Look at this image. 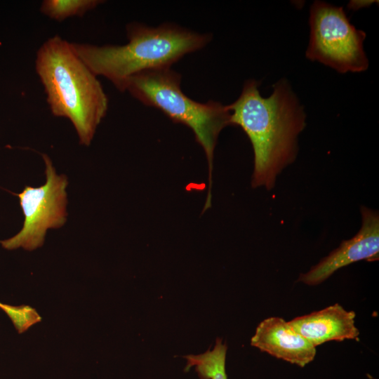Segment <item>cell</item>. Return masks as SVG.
<instances>
[{
  "label": "cell",
  "instance_id": "3",
  "mask_svg": "<svg viewBox=\"0 0 379 379\" xmlns=\"http://www.w3.org/2000/svg\"><path fill=\"white\" fill-rule=\"evenodd\" d=\"M35 70L52 114L69 119L79 142L88 146L108 109V99L97 76L58 35L38 49Z\"/></svg>",
  "mask_w": 379,
  "mask_h": 379
},
{
  "label": "cell",
  "instance_id": "10",
  "mask_svg": "<svg viewBox=\"0 0 379 379\" xmlns=\"http://www.w3.org/2000/svg\"><path fill=\"white\" fill-rule=\"evenodd\" d=\"M227 345L220 338H217L212 350L198 355H186L187 363L185 371L195 367L200 379H227L225 371Z\"/></svg>",
  "mask_w": 379,
  "mask_h": 379
},
{
  "label": "cell",
  "instance_id": "5",
  "mask_svg": "<svg viewBox=\"0 0 379 379\" xmlns=\"http://www.w3.org/2000/svg\"><path fill=\"white\" fill-rule=\"evenodd\" d=\"M306 57L340 73L361 72L368 67L364 50L366 33L352 25L342 7L315 1L310 7Z\"/></svg>",
  "mask_w": 379,
  "mask_h": 379
},
{
  "label": "cell",
  "instance_id": "4",
  "mask_svg": "<svg viewBox=\"0 0 379 379\" xmlns=\"http://www.w3.org/2000/svg\"><path fill=\"white\" fill-rule=\"evenodd\" d=\"M180 82L181 75L171 68L150 69L130 77L123 92L190 128L205 152L211 180L215 147L220 131L230 125L231 113L219 102L192 100L182 91Z\"/></svg>",
  "mask_w": 379,
  "mask_h": 379
},
{
  "label": "cell",
  "instance_id": "1",
  "mask_svg": "<svg viewBox=\"0 0 379 379\" xmlns=\"http://www.w3.org/2000/svg\"><path fill=\"white\" fill-rule=\"evenodd\" d=\"M258 87V81H246L239 97L227 107L230 125L240 126L252 145V187L270 190L277 176L297 157L306 114L286 79L276 82L267 98L260 95Z\"/></svg>",
  "mask_w": 379,
  "mask_h": 379
},
{
  "label": "cell",
  "instance_id": "9",
  "mask_svg": "<svg viewBox=\"0 0 379 379\" xmlns=\"http://www.w3.org/2000/svg\"><path fill=\"white\" fill-rule=\"evenodd\" d=\"M356 314L335 303L323 310L298 317L288 321L293 328L315 347L331 340L358 338Z\"/></svg>",
  "mask_w": 379,
  "mask_h": 379
},
{
  "label": "cell",
  "instance_id": "8",
  "mask_svg": "<svg viewBox=\"0 0 379 379\" xmlns=\"http://www.w3.org/2000/svg\"><path fill=\"white\" fill-rule=\"evenodd\" d=\"M251 344L300 367L313 361L317 352L316 347L297 333L288 321L277 317L267 318L258 324Z\"/></svg>",
  "mask_w": 379,
  "mask_h": 379
},
{
  "label": "cell",
  "instance_id": "6",
  "mask_svg": "<svg viewBox=\"0 0 379 379\" xmlns=\"http://www.w3.org/2000/svg\"><path fill=\"white\" fill-rule=\"evenodd\" d=\"M46 165V181L42 186H26L18 194L25 220L21 230L13 237L1 241L8 250L22 247L33 251L44 244L48 229L62 227L67 220V179L58 175L49 157L43 154Z\"/></svg>",
  "mask_w": 379,
  "mask_h": 379
},
{
  "label": "cell",
  "instance_id": "12",
  "mask_svg": "<svg viewBox=\"0 0 379 379\" xmlns=\"http://www.w3.org/2000/svg\"><path fill=\"white\" fill-rule=\"evenodd\" d=\"M0 309L12 321L18 333L25 332L32 326L41 321L36 310L28 305L13 306L0 302Z\"/></svg>",
  "mask_w": 379,
  "mask_h": 379
},
{
  "label": "cell",
  "instance_id": "11",
  "mask_svg": "<svg viewBox=\"0 0 379 379\" xmlns=\"http://www.w3.org/2000/svg\"><path fill=\"white\" fill-rule=\"evenodd\" d=\"M103 2L100 0H44L40 11L49 18L60 22L72 17H82Z\"/></svg>",
  "mask_w": 379,
  "mask_h": 379
},
{
  "label": "cell",
  "instance_id": "7",
  "mask_svg": "<svg viewBox=\"0 0 379 379\" xmlns=\"http://www.w3.org/2000/svg\"><path fill=\"white\" fill-rule=\"evenodd\" d=\"M362 224L352 238L342 241L334 251L324 258L307 272L298 278L308 286H317L331 277L339 269L351 263L366 260L375 261L379 253L378 212L364 206H361Z\"/></svg>",
  "mask_w": 379,
  "mask_h": 379
},
{
  "label": "cell",
  "instance_id": "2",
  "mask_svg": "<svg viewBox=\"0 0 379 379\" xmlns=\"http://www.w3.org/2000/svg\"><path fill=\"white\" fill-rule=\"evenodd\" d=\"M126 44L97 46L71 42L78 56L98 77L107 79L121 92L126 81L140 72L171 68L186 54L206 46L210 34H200L172 23L149 27L126 25Z\"/></svg>",
  "mask_w": 379,
  "mask_h": 379
}]
</instances>
